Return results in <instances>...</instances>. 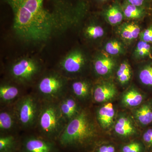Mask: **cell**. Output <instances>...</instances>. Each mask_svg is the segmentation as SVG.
<instances>
[{"mask_svg":"<svg viewBox=\"0 0 152 152\" xmlns=\"http://www.w3.org/2000/svg\"><path fill=\"white\" fill-rule=\"evenodd\" d=\"M13 15V30L25 42L41 44L77 23L80 13L66 0H4Z\"/></svg>","mask_w":152,"mask_h":152,"instance_id":"cell-1","label":"cell"},{"mask_svg":"<svg viewBox=\"0 0 152 152\" xmlns=\"http://www.w3.org/2000/svg\"><path fill=\"white\" fill-rule=\"evenodd\" d=\"M98 125L89 111L83 108L68 123L58 141L65 148L95 149L101 144Z\"/></svg>","mask_w":152,"mask_h":152,"instance_id":"cell-2","label":"cell"},{"mask_svg":"<svg viewBox=\"0 0 152 152\" xmlns=\"http://www.w3.org/2000/svg\"><path fill=\"white\" fill-rule=\"evenodd\" d=\"M67 124L58 102H42L35 128L37 129L39 135L56 142L58 140Z\"/></svg>","mask_w":152,"mask_h":152,"instance_id":"cell-3","label":"cell"},{"mask_svg":"<svg viewBox=\"0 0 152 152\" xmlns=\"http://www.w3.org/2000/svg\"><path fill=\"white\" fill-rule=\"evenodd\" d=\"M69 81L59 72H49L38 80L34 93L42 102H58L69 92Z\"/></svg>","mask_w":152,"mask_h":152,"instance_id":"cell-4","label":"cell"},{"mask_svg":"<svg viewBox=\"0 0 152 152\" xmlns=\"http://www.w3.org/2000/svg\"><path fill=\"white\" fill-rule=\"evenodd\" d=\"M42 104V101L34 93L25 94L14 105L20 129H35Z\"/></svg>","mask_w":152,"mask_h":152,"instance_id":"cell-5","label":"cell"},{"mask_svg":"<svg viewBox=\"0 0 152 152\" xmlns=\"http://www.w3.org/2000/svg\"><path fill=\"white\" fill-rule=\"evenodd\" d=\"M42 66L35 59L23 58L17 60L10 66L9 74L11 80L21 86L32 84L40 76Z\"/></svg>","mask_w":152,"mask_h":152,"instance_id":"cell-6","label":"cell"},{"mask_svg":"<svg viewBox=\"0 0 152 152\" xmlns=\"http://www.w3.org/2000/svg\"><path fill=\"white\" fill-rule=\"evenodd\" d=\"M88 62L83 52L76 49L70 52L60 62L59 72L69 80L74 78L84 72Z\"/></svg>","mask_w":152,"mask_h":152,"instance_id":"cell-7","label":"cell"},{"mask_svg":"<svg viewBox=\"0 0 152 152\" xmlns=\"http://www.w3.org/2000/svg\"><path fill=\"white\" fill-rule=\"evenodd\" d=\"M20 143V152H58L55 142L40 135L26 136Z\"/></svg>","mask_w":152,"mask_h":152,"instance_id":"cell-8","label":"cell"},{"mask_svg":"<svg viewBox=\"0 0 152 152\" xmlns=\"http://www.w3.org/2000/svg\"><path fill=\"white\" fill-rule=\"evenodd\" d=\"M132 118L125 113L119 114L113 126L114 133L117 137L127 142L134 140L139 132Z\"/></svg>","mask_w":152,"mask_h":152,"instance_id":"cell-9","label":"cell"},{"mask_svg":"<svg viewBox=\"0 0 152 152\" xmlns=\"http://www.w3.org/2000/svg\"><path fill=\"white\" fill-rule=\"evenodd\" d=\"M20 85L12 81L4 82L0 85V104L1 107L13 106L23 96L20 88Z\"/></svg>","mask_w":152,"mask_h":152,"instance_id":"cell-10","label":"cell"},{"mask_svg":"<svg viewBox=\"0 0 152 152\" xmlns=\"http://www.w3.org/2000/svg\"><path fill=\"white\" fill-rule=\"evenodd\" d=\"M93 86L86 79L73 80L69 83V92L81 104L87 103L92 101Z\"/></svg>","mask_w":152,"mask_h":152,"instance_id":"cell-11","label":"cell"},{"mask_svg":"<svg viewBox=\"0 0 152 152\" xmlns=\"http://www.w3.org/2000/svg\"><path fill=\"white\" fill-rule=\"evenodd\" d=\"M118 94L115 85L110 81H104L93 86L92 101L96 103H105L113 99Z\"/></svg>","mask_w":152,"mask_h":152,"instance_id":"cell-12","label":"cell"},{"mask_svg":"<svg viewBox=\"0 0 152 152\" xmlns=\"http://www.w3.org/2000/svg\"><path fill=\"white\" fill-rule=\"evenodd\" d=\"M111 56L101 53L95 58L93 63L94 72L101 77H110L117 68L116 60Z\"/></svg>","mask_w":152,"mask_h":152,"instance_id":"cell-13","label":"cell"},{"mask_svg":"<svg viewBox=\"0 0 152 152\" xmlns=\"http://www.w3.org/2000/svg\"><path fill=\"white\" fill-rule=\"evenodd\" d=\"M19 128L14 106L1 107L0 133L1 135L14 134Z\"/></svg>","mask_w":152,"mask_h":152,"instance_id":"cell-14","label":"cell"},{"mask_svg":"<svg viewBox=\"0 0 152 152\" xmlns=\"http://www.w3.org/2000/svg\"><path fill=\"white\" fill-rule=\"evenodd\" d=\"M58 103L62 114L67 124L77 116L83 109L81 104L69 92Z\"/></svg>","mask_w":152,"mask_h":152,"instance_id":"cell-15","label":"cell"},{"mask_svg":"<svg viewBox=\"0 0 152 152\" xmlns=\"http://www.w3.org/2000/svg\"><path fill=\"white\" fill-rule=\"evenodd\" d=\"M134 119L143 129L152 125V96L135 108L133 111Z\"/></svg>","mask_w":152,"mask_h":152,"instance_id":"cell-16","label":"cell"},{"mask_svg":"<svg viewBox=\"0 0 152 152\" xmlns=\"http://www.w3.org/2000/svg\"><path fill=\"white\" fill-rule=\"evenodd\" d=\"M151 96H152L141 91L135 87L131 86L123 93L121 102L126 107L135 108Z\"/></svg>","mask_w":152,"mask_h":152,"instance_id":"cell-17","label":"cell"},{"mask_svg":"<svg viewBox=\"0 0 152 152\" xmlns=\"http://www.w3.org/2000/svg\"><path fill=\"white\" fill-rule=\"evenodd\" d=\"M115 115V111L114 106L109 102L98 108L96 111V118L100 127L107 131L114 126Z\"/></svg>","mask_w":152,"mask_h":152,"instance_id":"cell-18","label":"cell"},{"mask_svg":"<svg viewBox=\"0 0 152 152\" xmlns=\"http://www.w3.org/2000/svg\"><path fill=\"white\" fill-rule=\"evenodd\" d=\"M137 75L139 83L142 88L143 91L151 96L152 61H148L142 64L139 67Z\"/></svg>","mask_w":152,"mask_h":152,"instance_id":"cell-19","label":"cell"},{"mask_svg":"<svg viewBox=\"0 0 152 152\" xmlns=\"http://www.w3.org/2000/svg\"><path fill=\"white\" fill-rule=\"evenodd\" d=\"M141 32L140 27L134 23H124L120 25L117 33L126 43L130 44L139 37Z\"/></svg>","mask_w":152,"mask_h":152,"instance_id":"cell-20","label":"cell"},{"mask_svg":"<svg viewBox=\"0 0 152 152\" xmlns=\"http://www.w3.org/2000/svg\"><path fill=\"white\" fill-rule=\"evenodd\" d=\"M20 144L14 134L1 135L0 152L20 151Z\"/></svg>","mask_w":152,"mask_h":152,"instance_id":"cell-21","label":"cell"},{"mask_svg":"<svg viewBox=\"0 0 152 152\" xmlns=\"http://www.w3.org/2000/svg\"><path fill=\"white\" fill-rule=\"evenodd\" d=\"M116 75L117 80L121 86H125L129 84L132 77V71L128 61H124L120 64Z\"/></svg>","mask_w":152,"mask_h":152,"instance_id":"cell-22","label":"cell"},{"mask_svg":"<svg viewBox=\"0 0 152 152\" xmlns=\"http://www.w3.org/2000/svg\"><path fill=\"white\" fill-rule=\"evenodd\" d=\"M133 57L137 61L152 59V44L139 41L134 50Z\"/></svg>","mask_w":152,"mask_h":152,"instance_id":"cell-23","label":"cell"},{"mask_svg":"<svg viewBox=\"0 0 152 152\" xmlns=\"http://www.w3.org/2000/svg\"><path fill=\"white\" fill-rule=\"evenodd\" d=\"M105 17L107 22L114 26L120 25L125 18L123 10L117 5H114L108 9Z\"/></svg>","mask_w":152,"mask_h":152,"instance_id":"cell-24","label":"cell"},{"mask_svg":"<svg viewBox=\"0 0 152 152\" xmlns=\"http://www.w3.org/2000/svg\"><path fill=\"white\" fill-rule=\"evenodd\" d=\"M104 51L111 56H118L124 55L126 52L124 45L117 39L108 41L104 46Z\"/></svg>","mask_w":152,"mask_h":152,"instance_id":"cell-25","label":"cell"},{"mask_svg":"<svg viewBox=\"0 0 152 152\" xmlns=\"http://www.w3.org/2000/svg\"><path fill=\"white\" fill-rule=\"evenodd\" d=\"M125 18L129 20H139L145 16V10L144 7H137L126 3L123 9Z\"/></svg>","mask_w":152,"mask_h":152,"instance_id":"cell-26","label":"cell"},{"mask_svg":"<svg viewBox=\"0 0 152 152\" xmlns=\"http://www.w3.org/2000/svg\"><path fill=\"white\" fill-rule=\"evenodd\" d=\"M119 151L121 152H147L145 146L140 138L134 139L123 144Z\"/></svg>","mask_w":152,"mask_h":152,"instance_id":"cell-27","label":"cell"},{"mask_svg":"<svg viewBox=\"0 0 152 152\" xmlns=\"http://www.w3.org/2000/svg\"><path fill=\"white\" fill-rule=\"evenodd\" d=\"M105 34L103 28L99 25L91 24L88 25L84 29L86 37L91 40H96L102 37Z\"/></svg>","mask_w":152,"mask_h":152,"instance_id":"cell-28","label":"cell"},{"mask_svg":"<svg viewBox=\"0 0 152 152\" xmlns=\"http://www.w3.org/2000/svg\"><path fill=\"white\" fill-rule=\"evenodd\" d=\"M140 139L145 146L147 152L152 151V126L144 129Z\"/></svg>","mask_w":152,"mask_h":152,"instance_id":"cell-29","label":"cell"},{"mask_svg":"<svg viewBox=\"0 0 152 152\" xmlns=\"http://www.w3.org/2000/svg\"><path fill=\"white\" fill-rule=\"evenodd\" d=\"M139 38L140 40L152 44V25L142 31Z\"/></svg>","mask_w":152,"mask_h":152,"instance_id":"cell-30","label":"cell"},{"mask_svg":"<svg viewBox=\"0 0 152 152\" xmlns=\"http://www.w3.org/2000/svg\"><path fill=\"white\" fill-rule=\"evenodd\" d=\"M115 145L111 144L101 143L94 149V152H117Z\"/></svg>","mask_w":152,"mask_h":152,"instance_id":"cell-31","label":"cell"},{"mask_svg":"<svg viewBox=\"0 0 152 152\" xmlns=\"http://www.w3.org/2000/svg\"><path fill=\"white\" fill-rule=\"evenodd\" d=\"M128 4L137 6V7H143L144 6L148 1V0H126Z\"/></svg>","mask_w":152,"mask_h":152,"instance_id":"cell-32","label":"cell"},{"mask_svg":"<svg viewBox=\"0 0 152 152\" xmlns=\"http://www.w3.org/2000/svg\"><path fill=\"white\" fill-rule=\"evenodd\" d=\"M100 1H106V0H100Z\"/></svg>","mask_w":152,"mask_h":152,"instance_id":"cell-33","label":"cell"},{"mask_svg":"<svg viewBox=\"0 0 152 152\" xmlns=\"http://www.w3.org/2000/svg\"><path fill=\"white\" fill-rule=\"evenodd\" d=\"M117 152H120V151H117Z\"/></svg>","mask_w":152,"mask_h":152,"instance_id":"cell-34","label":"cell"},{"mask_svg":"<svg viewBox=\"0 0 152 152\" xmlns=\"http://www.w3.org/2000/svg\"><path fill=\"white\" fill-rule=\"evenodd\" d=\"M20 152V151H19V152Z\"/></svg>","mask_w":152,"mask_h":152,"instance_id":"cell-35","label":"cell"},{"mask_svg":"<svg viewBox=\"0 0 152 152\" xmlns=\"http://www.w3.org/2000/svg\"><path fill=\"white\" fill-rule=\"evenodd\" d=\"M152 152V151H151V152Z\"/></svg>","mask_w":152,"mask_h":152,"instance_id":"cell-36","label":"cell"},{"mask_svg":"<svg viewBox=\"0 0 152 152\" xmlns=\"http://www.w3.org/2000/svg\"></svg>","mask_w":152,"mask_h":152,"instance_id":"cell-37","label":"cell"}]
</instances>
